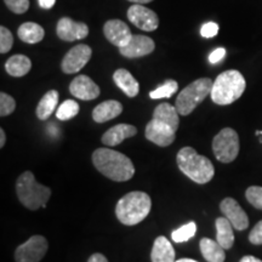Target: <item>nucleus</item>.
Wrapping results in <instances>:
<instances>
[{
	"label": "nucleus",
	"instance_id": "29",
	"mask_svg": "<svg viewBox=\"0 0 262 262\" xmlns=\"http://www.w3.org/2000/svg\"><path fill=\"white\" fill-rule=\"evenodd\" d=\"M179 89V84L178 81L169 79L164 83L162 86L157 88L156 90L150 91L149 93V97L153 98V100H158V98H168L171 97L173 94L176 93Z\"/></svg>",
	"mask_w": 262,
	"mask_h": 262
},
{
	"label": "nucleus",
	"instance_id": "43",
	"mask_svg": "<svg viewBox=\"0 0 262 262\" xmlns=\"http://www.w3.org/2000/svg\"><path fill=\"white\" fill-rule=\"evenodd\" d=\"M255 135H256V136H262V131H260V130L256 131V133H255Z\"/></svg>",
	"mask_w": 262,
	"mask_h": 262
},
{
	"label": "nucleus",
	"instance_id": "22",
	"mask_svg": "<svg viewBox=\"0 0 262 262\" xmlns=\"http://www.w3.org/2000/svg\"><path fill=\"white\" fill-rule=\"evenodd\" d=\"M176 107L171 106L170 103H160L156 107L153 112V119L158 120L160 123L166 124L173 130H178L180 125V117Z\"/></svg>",
	"mask_w": 262,
	"mask_h": 262
},
{
	"label": "nucleus",
	"instance_id": "19",
	"mask_svg": "<svg viewBox=\"0 0 262 262\" xmlns=\"http://www.w3.org/2000/svg\"><path fill=\"white\" fill-rule=\"evenodd\" d=\"M113 80L117 84V86L123 91L126 96L129 97H135L137 96L140 91V85L135 78L133 77V74L129 71L120 68L117 70L113 74Z\"/></svg>",
	"mask_w": 262,
	"mask_h": 262
},
{
	"label": "nucleus",
	"instance_id": "2",
	"mask_svg": "<svg viewBox=\"0 0 262 262\" xmlns=\"http://www.w3.org/2000/svg\"><path fill=\"white\" fill-rule=\"evenodd\" d=\"M152 209L150 196L145 192H130L119 199L116 206L118 220L125 226H135L148 216Z\"/></svg>",
	"mask_w": 262,
	"mask_h": 262
},
{
	"label": "nucleus",
	"instance_id": "7",
	"mask_svg": "<svg viewBox=\"0 0 262 262\" xmlns=\"http://www.w3.org/2000/svg\"><path fill=\"white\" fill-rule=\"evenodd\" d=\"M212 152L219 162L232 163L239 155V136L232 127H225L212 140Z\"/></svg>",
	"mask_w": 262,
	"mask_h": 262
},
{
	"label": "nucleus",
	"instance_id": "18",
	"mask_svg": "<svg viewBox=\"0 0 262 262\" xmlns=\"http://www.w3.org/2000/svg\"><path fill=\"white\" fill-rule=\"evenodd\" d=\"M122 112V103L116 100H108L94 108L93 119L96 123H106L108 120H112L118 116H120Z\"/></svg>",
	"mask_w": 262,
	"mask_h": 262
},
{
	"label": "nucleus",
	"instance_id": "11",
	"mask_svg": "<svg viewBox=\"0 0 262 262\" xmlns=\"http://www.w3.org/2000/svg\"><path fill=\"white\" fill-rule=\"evenodd\" d=\"M145 135L147 140L156 143L157 146L168 147L175 141L176 131L166 124L160 123L156 119H150L146 126Z\"/></svg>",
	"mask_w": 262,
	"mask_h": 262
},
{
	"label": "nucleus",
	"instance_id": "4",
	"mask_svg": "<svg viewBox=\"0 0 262 262\" xmlns=\"http://www.w3.org/2000/svg\"><path fill=\"white\" fill-rule=\"evenodd\" d=\"M247 83L243 74L235 70L226 71L217 75L211 89V100L216 104L227 106L233 103L243 95Z\"/></svg>",
	"mask_w": 262,
	"mask_h": 262
},
{
	"label": "nucleus",
	"instance_id": "16",
	"mask_svg": "<svg viewBox=\"0 0 262 262\" xmlns=\"http://www.w3.org/2000/svg\"><path fill=\"white\" fill-rule=\"evenodd\" d=\"M70 91L74 97L83 101L95 100L100 96V88L88 75H78L70 85Z\"/></svg>",
	"mask_w": 262,
	"mask_h": 262
},
{
	"label": "nucleus",
	"instance_id": "26",
	"mask_svg": "<svg viewBox=\"0 0 262 262\" xmlns=\"http://www.w3.org/2000/svg\"><path fill=\"white\" fill-rule=\"evenodd\" d=\"M58 102V93L56 90H50L42 96L40 102L37 106V117L40 120H47L49 117L56 110Z\"/></svg>",
	"mask_w": 262,
	"mask_h": 262
},
{
	"label": "nucleus",
	"instance_id": "23",
	"mask_svg": "<svg viewBox=\"0 0 262 262\" xmlns=\"http://www.w3.org/2000/svg\"><path fill=\"white\" fill-rule=\"evenodd\" d=\"M203 257L208 262H225L226 254L225 249L210 238H203L199 243Z\"/></svg>",
	"mask_w": 262,
	"mask_h": 262
},
{
	"label": "nucleus",
	"instance_id": "33",
	"mask_svg": "<svg viewBox=\"0 0 262 262\" xmlns=\"http://www.w3.org/2000/svg\"><path fill=\"white\" fill-rule=\"evenodd\" d=\"M4 2L9 10L17 15L25 14L29 9V0H4Z\"/></svg>",
	"mask_w": 262,
	"mask_h": 262
},
{
	"label": "nucleus",
	"instance_id": "39",
	"mask_svg": "<svg viewBox=\"0 0 262 262\" xmlns=\"http://www.w3.org/2000/svg\"><path fill=\"white\" fill-rule=\"evenodd\" d=\"M239 262H262V260H260V258H257L255 256H251V255H247V256L242 257Z\"/></svg>",
	"mask_w": 262,
	"mask_h": 262
},
{
	"label": "nucleus",
	"instance_id": "9",
	"mask_svg": "<svg viewBox=\"0 0 262 262\" xmlns=\"http://www.w3.org/2000/svg\"><path fill=\"white\" fill-rule=\"evenodd\" d=\"M93 50L89 45L79 44L66 54L61 62V70L66 74H73L79 72L90 61Z\"/></svg>",
	"mask_w": 262,
	"mask_h": 262
},
{
	"label": "nucleus",
	"instance_id": "40",
	"mask_svg": "<svg viewBox=\"0 0 262 262\" xmlns=\"http://www.w3.org/2000/svg\"><path fill=\"white\" fill-rule=\"evenodd\" d=\"M6 142V135L4 129H0V147H4Z\"/></svg>",
	"mask_w": 262,
	"mask_h": 262
},
{
	"label": "nucleus",
	"instance_id": "15",
	"mask_svg": "<svg viewBox=\"0 0 262 262\" xmlns=\"http://www.w3.org/2000/svg\"><path fill=\"white\" fill-rule=\"evenodd\" d=\"M103 33L107 40L119 49L127 45V42L133 38V34H131L127 25L120 19L107 21L103 26Z\"/></svg>",
	"mask_w": 262,
	"mask_h": 262
},
{
	"label": "nucleus",
	"instance_id": "12",
	"mask_svg": "<svg viewBox=\"0 0 262 262\" xmlns=\"http://www.w3.org/2000/svg\"><path fill=\"white\" fill-rule=\"evenodd\" d=\"M155 41L146 35L133 34V38L127 42L125 47L120 48V55L126 58H137L143 57L152 54L155 51Z\"/></svg>",
	"mask_w": 262,
	"mask_h": 262
},
{
	"label": "nucleus",
	"instance_id": "20",
	"mask_svg": "<svg viewBox=\"0 0 262 262\" xmlns=\"http://www.w3.org/2000/svg\"><path fill=\"white\" fill-rule=\"evenodd\" d=\"M152 262H175V250L171 243L163 235L155 241L152 253H150Z\"/></svg>",
	"mask_w": 262,
	"mask_h": 262
},
{
	"label": "nucleus",
	"instance_id": "14",
	"mask_svg": "<svg viewBox=\"0 0 262 262\" xmlns=\"http://www.w3.org/2000/svg\"><path fill=\"white\" fill-rule=\"evenodd\" d=\"M220 210L225 217H227L233 228L244 231L249 226V217L237 201L233 198H225L220 204Z\"/></svg>",
	"mask_w": 262,
	"mask_h": 262
},
{
	"label": "nucleus",
	"instance_id": "24",
	"mask_svg": "<svg viewBox=\"0 0 262 262\" xmlns=\"http://www.w3.org/2000/svg\"><path fill=\"white\" fill-rule=\"evenodd\" d=\"M17 34L22 41L27 44H37L44 39L45 31L40 25L34 22H25L24 25L19 26Z\"/></svg>",
	"mask_w": 262,
	"mask_h": 262
},
{
	"label": "nucleus",
	"instance_id": "1",
	"mask_svg": "<svg viewBox=\"0 0 262 262\" xmlns=\"http://www.w3.org/2000/svg\"><path fill=\"white\" fill-rule=\"evenodd\" d=\"M93 163L98 171L117 182L127 181L135 175L130 158L111 148H98L93 153Z\"/></svg>",
	"mask_w": 262,
	"mask_h": 262
},
{
	"label": "nucleus",
	"instance_id": "37",
	"mask_svg": "<svg viewBox=\"0 0 262 262\" xmlns=\"http://www.w3.org/2000/svg\"><path fill=\"white\" fill-rule=\"evenodd\" d=\"M88 262H108V260L104 255L97 253V254L91 255V256L89 257V260H88Z\"/></svg>",
	"mask_w": 262,
	"mask_h": 262
},
{
	"label": "nucleus",
	"instance_id": "3",
	"mask_svg": "<svg viewBox=\"0 0 262 262\" xmlns=\"http://www.w3.org/2000/svg\"><path fill=\"white\" fill-rule=\"evenodd\" d=\"M178 165L187 178L199 185L210 182L215 175V169L210 159L198 155L192 147H183L178 153Z\"/></svg>",
	"mask_w": 262,
	"mask_h": 262
},
{
	"label": "nucleus",
	"instance_id": "41",
	"mask_svg": "<svg viewBox=\"0 0 262 262\" xmlns=\"http://www.w3.org/2000/svg\"><path fill=\"white\" fill-rule=\"evenodd\" d=\"M131 3H135V4H147V3L153 2V0H129Z\"/></svg>",
	"mask_w": 262,
	"mask_h": 262
},
{
	"label": "nucleus",
	"instance_id": "28",
	"mask_svg": "<svg viewBox=\"0 0 262 262\" xmlns=\"http://www.w3.org/2000/svg\"><path fill=\"white\" fill-rule=\"evenodd\" d=\"M79 113V104L74 100H66L56 111V117L60 120H70Z\"/></svg>",
	"mask_w": 262,
	"mask_h": 262
},
{
	"label": "nucleus",
	"instance_id": "6",
	"mask_svg": "<svg viewBox=\"0 0 262 262\" xmlns=\"http://www.w3.org/2000/svg\"><path fill=\"white\" fill-rule=\"evenodd\" d=\"M212 81L210 78L196 79L183 89L176 98V110L181 116H188L211 94Z\"/></svg>",
	"mask_w": 262,
	"mask_h": 262
},
{
	"label": "nucleus",
	"instance_id": "5",
	"mask_svg": "<svg viewBox=\"0 0 262 262\" xmlns=\"http://www.w3.org/2000/svg\"><path fill=\"white\" fill-rule=\"evenodd\" d=\"M16 192L21 204L29 210L47 208V203L51 196V189L40 185L31 171H25L19 175L16 182Z\"/></svg>",
	"mask_w": 262,
	"mask_h": 262
},
{
	"label": "nucleus",
	"instance_id": "21",
	"mask_svg": "<svg viewBox=\"0 0 262 262\" xmlns=\"http://www.w3.org/2000/svg\"><path fill=\"white\" fill-rule=\"evenodd\" d=\"M216 225V241L225 250H228L234 244L233 226L227 217H217L215 221Z\"/></svg>",
	"mask_w": 262,
	"mask_h": 262
},
{
	"label": "nucleus",
	"instance_id": "30",
	"mask_svg": "<svg viewBox=\"0 0 262 262\" xmlns=\"http://www.w3.org/2000/svg\"><path fill=\"white\" fill-rule=\"evenodd\" d=\"M247 201L256 209L262 210V187L261 186H250L245 192Z\"/></svg>",
	"mask_w": 262,
	"mask_h": 262
},
{
	"label": "nucleus",
	"instance_id": "35",
	"mask_svg": "<svg viewBox=\"0 0 262 262\" xmlns=\"http://www.w3.org/2000/svg\"><path fill=\"white\" fill-rule=\"evenodd\" d=\"M219 33V25L215 22H206L202 26L201 34L203 38H214Z\"/></svg>",
	"mask_w": 262,
	"mask_h": 262
},
{
	"label": "nucleus",
	"instance_id": "13",
	"mask_svg": "<svg viewBox=\"0 0 262 262\" xmlns=\"http://www.w3.org/2000/svg\"><path fill=\"white\" fill-rule=\"evenodd\" d=\"M57 37L64 41L84 39L89 34V27L83 22H75L70 17H62L56 26Z\"/></svg>",
	"mask_w": 262,
	"mask_h": 262
},
{
	"label": "nucleus",
	"instance_id": "25",
	"mask_svg": "<svg viewBox=\"0 0 262 262\" xmlns=\"http://www.w3.org/2000/svg\"><path fill=\"white\" fill-rule=\"evenodd\" d=\"M32 62L25 55H14L6 61L5 70L11 77H24L31 71Z\"/></svg>",
	"mask_w": 262,
	"mask_h": 262
},
{
	"label": "nucleus",
	"instance_id": "27",
	"mask_svg": "<svg viewBox=\"0 0 262 262\" xmlns=\"http://www.w3.org/2000/svg\"><path fill=\"white\" fill-rule=\"evenodd\" d=\"M196 232V225L195 222H188V224L181 226V227L172 231L171 238L175 243H185L188 242L189 239H192L195 235Z\"/></svg>",
	"mask_w": 262,
	"mask_h": 262
},
{
	"label": "nucleus",
	"instance_id": "17",
	"mask_svg": "<svg viewBox=\"0 0 262 262\" xmlns=\"http://www.w3.org/2000/svg\"><path fill=\"white\" fill-rule=\"evenodd\" d=\"M136 134V126L129 125V124H118V125L107 130L102 135V137H101V141H102L103 145L108 147H114L122 143L127 137L135 136Z\"/></svg>",
	"mask_w": 262,
	"mask_h": 262
},
{
	"label": "nucleus",
	"instance_id": "38",
	"mask_svg": "<svg viewBox=\"0 0 262 262\" xmlns=\"http://www.w3.org/2000/svg\"><path fill=\"white\" fill-rule=\"evenodd\" d=\"M55 3H56V0H39V5H40V8L45 10L54 8Z\"/></svg>",
	"mask_w": 262,
	"mask_h": 262
},
{
	"label": "nucleus",
	"instance_id": "31",
	"mask_svg": "<svg viewBox=\"0 0 262 262\" xmlns=\"http://www.w3.org/2000/svg\"><path fill=\"white\" fill-rule=\"evenodd\" d=\"M16 108V102L14 97H11L10 95L2 93L0 94V116L6 117L10 116Z\"/></svg>",
	"mask_w": 262,
	"mask_h": 262
},
{
	"label": "nucleus",
	"instance_id": "10",
	"mask_svg": "<svg viewBox=\"0 0 262 262\" xmlns=\"http://www.w3.org/2000/svg\"><path fill=\"white\" fill-rule=\"evenodd\" d=\"M127 18L137 28L146 32H153L158 28L159 18L153 10L147 9L142 4H135L127 10Z\"/></svg>",
	"mask_w": 262,
	"mask_h": 262
},
{
	"label": "nucleus",
	"instance_id": "32",
	"mask_svg": "<svg viewBox=\"0 0 262 262\" xmlns=\"http://www.w3.org/2000/svg\"><path fill=\"white\" fill-rule=\"evenodd\" d=\"M12 45H14V37H12L11 32L4 26L0 27V52L6 54L11 50Z\"/></svg>",
	"mask_w": 262,
	"mask_h": 262
},
{
	"label": "nucleus",
	"instance_id": "42",
	"mask_svg": "<svg viewBox=\"0 0 262 262\" xmlns=\"http://www.w3.org/2000/svg\"><path fill=\"white\" fill-rule=\"evenodd\" d=\"M175 262H198V261L192 260V258H180V260L175 261Z\"/></svg>",
	"mask_w": 262,
	"mask_h": 262
},
{
	"label": "nucleus",
	"instance_id": "34",
	"mask_svg": "<svg viewBox=\"0 0 262 262\" xmlns=\"http://www.w3.org/2000/svg\"><path fill=\"white\" fill-rule=\"evenodd\" d=\"M249 242L254 245H262V220L258 221L249 234Z\"/></svg>",
	"mask_w": 262,
	"mask_h": 262
},
{
	"label": "nucleus",
	"instance_id": "36",
	"mask_svg": "<svg viewBox=\"0 0 262 262\" xmlns=\"http://www.w3.org/2000/svg\"><path fill=\"white\" fill-rule=\"evenodd\" d=\"M225 56H226V49L217 48L210 54V56H209V62L212 64L219 63V62L222 61V58H224Z\"/></svg>",
	"mask_w": 262,
	"mask_h": 262
},
{
	"label": "nucleus",
	"instance_id": "8",
	"mask_svg": "<svg viewBox=\"0 0 262 262\" xmlns=\"http://www.w3.org/2000/svg\"><path fill=\"white\" fill-rule=\"evenodd\" d=\"M49 248L48 241L42 235H33L15 251L16 262H39L45 256Z\"/></svg>",
	"mask_w": 262,
	"mask_h": 262
}]
</instances>
